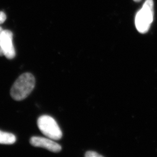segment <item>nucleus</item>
I'll return each instance as SVG.
<instances>
[{
	"label": "nucleus",
	"mask_w": 157,
	"mask_h": 157,
	"mask_svg": "<svg viewBox=\"0 0 157 157\" xmlns=\"http://www.w3.org/2000/svg\"><path fill=\"white\" fill-rule=\"evenodd\" d=\"M35 86V78L31 73H25L21 74L11 87V96L16 101H21L30 95Z\"/></svg>",
	"instance_id": "obj_1"
},
{
	"label": "nucleus",
	"mask_w": 157,
	"mask_h": 157,
	"mask_svg": "<svg viewBox=\"0 0 157 157\" xmlns=\"http://www.w3.org/2000/svg\"><path fill=\"white\" fill-rule=\"evenodd\" d=\"M154 1L146 0L135 17V25L140 33L144 34L148 32L154 20Z\"/></svg>",
	"instance_id": "obj_2"
},
{
	"label": "nucleus",
	"mask_w": 157,
	"mask_h": 157,
	"mask_svg": "<svg viewBox=\"0 0 157 157\" xmlns=\"http://www.w3.org/2000/svg\"><path fill=\"white\" fill-rule=\"evenodd\" d=\"M37 125L42 133L48 138L53 140H58L62 137V132L60 128L51 116L44 115L39 117Z\"/></svg>",
	"instance_id": "obj_3"
},
{
	"label": "nucleus",
	"mask_w": 157,
	"mask_h": 157,
	"mask_svg": "<svg viewBox=\"0 0 157 157\" xmlns=\"http://www.w3.org/2000/svg\"><path fill=\"white\" fill-rule=\"evenodd\" d=\"M12 39V32L9 30H3L0 35V47L3 49L4 56L8 59H12L15 56Z\"/></svg>",
	"instance_id": "obj_4"
},
{
	"label": "nucleus",
	"mask_w": 157,
	"mask_h": 157,
	"mask_svg": "<svg viewBox=\"0 0 157 157\" xmlns=\"http://www.w3.org/2000/svg\"><path fill=\"white\" fill-rule=\"evenodd\" d=\"M50 138L34 136L30 139V142L34 147H40L54 153H58L61 151L62 147L59 144Z\"/></svg>",
	"instance_id": "obj_5"
},
{
	"label": "nucleus",
	"mask_w": 157,
	"mask_h": 157,
	"mask_svg": "<svg viewBox=\"0 0 157 157\" xmlns=\"http://www.w3.org/2000/svg\"><path fill=\"white\" fill-rule=\"evenodd\" d=\"M16 140L17 138L13 134L0 130V144H12L15 143Z\"/></svg>",
	"instance_id": "obj_6"
},
{
	"label": "nucleus",
	"mask_w": 157,
	"mask_h": 157,
	"mask_svg": "<svg viewBox=\"0 0 157 157\" xmlns=\"http://www.w3.org/2000/svg\"><path fill=\"white\" fill-rule=\"evenodd\" d=\"M85 157H103L101 155L94 151H88L85 154Z\"/></svg>",
	"instance_id": "obj_7"
},
{
	"label": "nucleus",
	"mask_w": 157,
	"mask_h": 157,
	"mask_svg": "<svg viewBox=\"0 0 157 157\" xmlns=\"http://www.w3.org/2000/svg\"><path fill=\"white\" fill-rule=\"evenodd\" d=\"M6 19V15L4 12L0 11V24L4 22Z\"/></svg>",
	"instance_id": "obj_8"
},
{
	"label": "nucleus",
	"mask_w": 157,
	"mask_h": 157,
	"mask_svg": "<svg viewBox=\"0 0 157 157\" xmlns=\"http://www.w3.org/2000/svg\"><path fill=\"white\" fill-rule=\"evenodd\" d=\"M4 56V52L2 48L0 47V56Z\"/></svg>",
	"instance_id": "obj_9"
},
{
	"label": "nucleus",
	"mask_w": 157,
	"mask_h": 157,
	"mask_svg": "<svg viewBox=\"0 0 157 157\" xmlns=\"http://www.w3.org/2000/svg\"><path fill=\"white\" fill-rule=\"evenodd\" d=\"M3 29L1 27H0V35L2 33V32L3 31Z\"/></svg>",
	"instance_id": "obj_10"
},
{
	"label": "nucleus",
	"mask_w": 157,
	"mask_h": 157,
	"mask_svg": "<svg viewBox=\"0 0 157 157\" xmlns=\"http://www.w3.org/2000/svg\"><path fill=\"white\" fill-rule=\"evenodd\" d=\"M134 1L136 2H138L140 1L141 0H134Z\"/></svg>",
	"instance_id": "obj_11"
}]
</instances>
